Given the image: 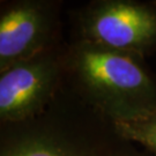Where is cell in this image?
<instances>
[{
  "instance_id": "obj_6",
  "label": "cell",
  "mask_w": 156,
  "mask_h": 156,
  "mask_svg": "<svg viewBox=\"0 0 156 156\" xmlns=\"http://www.w3.org/2000/svg\"><path fill=\"white\" fill-rule=\"evenodd\" d=\"M113 126L124 138L139 144L156 156V113L135 120L113 123Z\"/></svg>"
},
{
  "instance_id": "obj_2",
  "label": "cell",
  "mask_w": 156,
  "mask_h": 156,
  "mask_svg": "<svg viewBox=\"0 0 156 156\" xmlns=\"http://www.w3.org/2000/svg\"><path fill=\"white\" fill-rule=\"evenodd\" d=\"M62 69L67 88L112 123L156 113V78L145 58L68 39Z\"/></svg>"
},
{
  "instance_id": "obj_3",
  "label": "cell",
  "mask_w": 156,
  "mask_h": 156,
  "mask_svg": "<svg viewBox=\"0 0 156 156\" xmlns=\"http://www.w3.org/2000/svg\"><path fill=\"white\" fill-rule=\"evenodd\" d=\"M71 39L141 58L156 52V0H93L68 12Z\"/></svg>"
},
{
  "instance_id": "obj_1",
  "label": "cell",
  "mask_w": 156,
  "mask_h": 156,
  "mask_svg": "<svg viewBox=\"0 0 156 156\" xmlns=\"http://www.w3.org/2000/svg\"><path fill=\"white\" fill-rule=\"evenodd\" d=\"M0 156H153L66 86L43 112L1 124Z\"/></svg>"
},
{
  "instance_id": "obj_5",
  "label": "cell",
  "mask_w": 156,
  "mask_h": 156,
  "mask_svg": "<svg viewBox=\"0 0 156 156\" xmlns=\"http://www.w3.org/2000/svg\"><path fill=\"white\" fill-rule=\"evenodd\" d=\"M62 44L0 74V123H20L36 117L64 86Z\"/></svg>"
},
{
  "instance_id": "obj_4",
  "label": "cell",
  "mask_w": 156,
  "mask_h": 156,
  "mask_svg": "<svg viewBox=\"0 0 156 156\" xmlns=\"http://www.w3.org/2000/svg\"><path fill=\"white\" fill-rule=\"evenodd\" d=\"M62 8V2L50 0H15L1 5L0 74L64 43Z\"/></svg>"
}]
</instances>
